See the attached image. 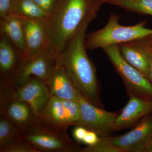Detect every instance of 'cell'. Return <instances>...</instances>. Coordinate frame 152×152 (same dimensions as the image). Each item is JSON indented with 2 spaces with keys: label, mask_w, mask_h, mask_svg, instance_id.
I'll list each match as a JSON object with an SVG mask.
<instances>
[{
  "label": "cell",
  "mask_w": 152,
  "mask_h": 152,
  "mask_svg": "<svg viewBox=\"0 0 152 152\" xmlns=\"http://www.w3.org/2000/svg\"><path fill=\"white\" fill-rule=\"evenodd\" d=\"M109 137H99L96 143L81 148L80 152H123L110 142Z\"/></svg>",
  "instance_id": "21"
},
{
  "label": "cell",
  "mask_w": 152,
  "mask_h": 152,
  "mask_svg": "<svg viewBox=\"0 0 152 152\" xmlns=\"http://www.w3.org/2000/svg\"><path fill=\"white\" fill-rule=\"evenodd\" d=\"M152 113V100L129 96V99L117 117L114 132L134 127L144 117Z\"/></svg>",
  "instance_id": "13"
},
{
  "label": "cell",
  "mask_w": 152,
  "mask_h": 152,
  "mask_svg": "<svg viewBox=\"0 0 152 152\" xmlns=\"http://www.w3.org/2000/svg\"><path fill=\"white\" fill-rule=\"evenodd\" d=\"M23 135L6 116L0 115V148L20 139Z\"/></svg>",
  "instance_id": "20"
},
{
  "label": "cell",
  "mask_w": 152,
  "mask_h": 152,
  "mask_svg": "<svg viewBox=\"0 0 152 152\" xmlns=\"http://www.w3.org/2000/svg\"><path fill=\"white\" fill-rule=\"evenodd\" d=\"M15 0H0V19L4 18L13 13Z\"/></svg>",
  "instance_id": "23"
},
{
  "label": "cell",
  "mask_w": 152,
  "mask_h": 152,
  "mask_svg": "<svg viewBox=\"0 0 152 152\" xmlns=\"http://www.w3.org/2000/svg\"><path fill=\"white\" fill-rule=\"evenodd\" d=\"M104 1L132 12L152 16V0H104Z\"/></svg>",
  "instance_id": "19"
},
{
  "label": "cell",
  "mask_w": 152,
  "mask_h": 152,
  "mask_svg": "<svg viewBox=\"0 0 152 152\" xmlns=\"http://www.w3.org/2000/svg\"><path fill=\"white\" fill-rule=\"evenodd\" d=\"M12 87L14 98L28 104L37 113L45 107L51 97L45 83L36 77L21 86Z\"/></svg>",
  "instance_id": "12"
},
{
  "label": "cell",
  "mask_w": 152,
  "mask_h": 152,
  "mask_svg": "<svg viewBox=\"0 0 152 152\" xmlns=\"http://www.w3.org/2000/svg\"><path fill=\"white\" fill-rule=\"evenodd\" d=\"M148 78L150 82L152 85V60L151 62V66H150L149 72L148 75Z\"/></svg>",
  "instance_id": "27"
},
{
  "label": "cell",
  "mask_w": 152,
  "mask_h": 152,
  "mask_svg": "<svg viewBox=\"0 0 152 152\" xmlns=\"http://www.w3.org/2000/svg\"><path fill=\"white\" fill-rule=\"evenodd\" d=\"M21 59V56L18 49L5 36L1 34V79L9 82L16 69Z\"/></svg>",
  "instance_id": "17"
},
{
  "label": "cell",
  "mask_w": 152,
  "mask_h": 152,
  "mask_svg": "<svg viewBox=\"0 0 152 152\" xmlns=\"http://www.w3.org/2000/svg\"><path fill=\"white\" fill-rule=\"evenodd\" d=\"M118 45L125 61L148 78L152 60V44L148 37Z\"/></svg>",
  "instance_id": "11"
},
{
  "label": "cell",
  "mask_w": 152,
  "mask_h": 152,
  "mask_svg": "<svg viewBox=\"0 0 152 152\" xmlns=\"http://www.w3.org/2000/svg\"><path fill=\"white\" fill-rule=\"evenodd\" d=\"M95 19H87L68 44L58 60L82 96L94 105L104 108L101 101V88L94 63L87 55L86 31Z\"/></svg>",
  "instance_id": "2"
},
{
  "label": "cell",
  "mask_w": 152,
  "mask_h": 152,
  "mask_svg": "<svg viewBox=\"0 0 152 152\" xmlns=\"http://www.w3.org/2000/svg\"><path fill=\"white\" fill-rule=\"evenodd\" d=\"M0 152H39L29 143L20 139L0 148Z\"/></svg>",
  "instance_id": "22"
},
{
  "label": "cell",
  "mask_w": 152,
  "mask_h": 152,
  "mask_svg": "<svg viewBox=\"0 0 152 152\" xmlns=\"http://www.w3.org/2000/svg\"><path fill=\"white\" fill-rule=\"evenodd\" d=\"M103 49L122 79L129 96H135L152 100V85L149 80L125 61L121 54L118 45H111Z\"/></svg>",
  "instance_id": "5"
},
{
  "label": "cell",
  "mask_w": 152,
  "mask_h": 152,
  "mask_svg": "<svg viewBox=\"0 0 152 152\" xmlns=\"http://www.w3.org/2000/svg\"><path fill=\"white\" fill-rule=\"evenodd\" d=\"M37 114L44 124L67 129L80 120V107L78 101L51 96L45 107Z\"/></svg>",
  "instance_id": "7"
},
{
  "label": "cell",
  "mask_w": 152,
  "mask_h": 152,
  "mask_svg": "<svg viewBox=\"0 0 152 152\" xmlns=\"http://www.w3.org/2000/svg\"><path fill=\"white\" fill-rule=\"evenodd\" d=\"M152 139V113L140 120L128 132L109 137L110 142L123 152H145Z\"/></svg>",
  "instance_id": "10"
},
{
  "label": "cell",
  "mask_w": 152,
  "mask_h": 152,
  "mask_svg": "<svg viewBox=\"0 0 152 152\" xmlns=\"http://www.w3.org/2000/svg\"><path fill=\"white\" fill-rule=\"evenodd\" d=\"M1 115L6 116L23 135L44 124L39 115L28 104L14 98L13 87L8 82L1 79L0 115Z\"/></svg>",
  "instance_id": "4"
},
{
  "label": "cell",
  "mask_w": 152,
  "mask_h": 152,
  "mask_svg": "<svg viewBox=\"0 0 152 152\" xmlns=\"http://www.w3.org/2000/svg\"><path fill=\"white\" fill-rule=\"evenodd\" d=\"M149 39H150V41L151 42L152 44V34L151 35L149 36H148Z\"/></svg>",
  "instance_id": "29"
},
{
  "label": "cell",
  "mask_w": 152,
  "mask_h": 152,
  "mask_svg": "<svg viewBox=\"0 0 152 152\" xmlns=\"http://www.w3.org/2000/svg\"><path fill=\"white\" fill-rule=\"evenodd\" d=\"M12 13L43 20H47L48 17L47 13L33 0H15Z\"/></svg>",
  "instance_id": "18"
},
{
  "label": "cell",
  "mask_w": 152,
  "mask_h": 152,
  "mask_svg": "<svg viewBox=\"0 0 152 152\" xmlns=\"http://www.w3.org/2000/svg\"><path fill=\"white\" fill-rule=\"evenodd\" d=\"M55 61L50 56L47 48L33 58L21 57L9 83L13 87L21 86L33 77H37L46 83Z\"/></svg>",
  "instance_id": "9"
},
{
  "label": "cell",
  "mask_w": 152,
  "mask_h": 152,
  "mask_svg": "<svg viewBox=\"0 0 152 152\" xmlns=\"http://www.w3.org/2000/svg\"><path fill=\"white\" fill-rule=\"evenodd\" d=\"M0 33L10 41L21 57L24 56L26 45L23 17L12 13L4 18L0 19Z\"/></svg>",
  "instance_id": "16"
},
{
  "label": "cell",
  "mask_w": 152,
  "mask_h": 152,
  "mask_svg": "<svg viewBox=\"0 0 152 152\" xmlns=\"http://www.w3.org/2000/svg\"><path fill=\"white\" fill-rule=\"evenodd\" d=\"M23 17L26 49L24 56L22 58H33L48 47L47 20Z\"/></svg>",
  "instance_id": "15"
},
{
  "label": "cell",
  "mask_w": 152,
  "mask_h": 152,
  "mask_svg": "<svg viewBox=\"0 0 152 152\" xmlns=\"http://www.w3.org/2000/svg\"><path fill=\"white\" fill-rule=\"evenodd\" d=\"M119 18L115 13L110 14L104 28L89 33L86 37L87 49L93 50L103 49L111 45H119L152 34V29L146 27L145 22H140L133 26H124L119 23Z\"/></svg>",
  "instance_id": "3"
},
{
  "label": "cell",
  "mask_w": 152,
  "mask_h": 152,
  "mask_svg": "<svg viewBox=\"0 0 152 152\" xmlns=\"http://www.w3.org/2000/svg\"><path fill=\"white\" fill-rule=\"evenodd\" d=\"M75 127L73 131L74 138L78 142L83 143L88 130L83 127L79 126Z\"/></svg>",
  "instance_id": "25"
},
{
  "label": "cell",
  "mask_w": 152,
  "mask_h": 152,
  "mask_svg": "<svg viewBox=\"0 0 152 152\" xmlns=\"http://www.w3.org/2000/svg\"><path fill=\"white\" fill-rule=\"evenodd\" d=\"M46 84L51 96L78 101L80 93L58 60H55L53 64Z\"/></svg>",
  "instance_id": "14"
},
{
  "label": "cell",
  "mask_w": 152,
  "mask_h": 152,
  "mask_svg": "<svg viewBox=\"0 0 152 152\" xmlns=\"http://www.w3.org/2000/svg\"><path fill=\"white\" fill-rule=\"evenodd\" d=\"M49 16L56 6L59 0H33Z\"/></svg>",
  "instance_id": "24"
},
{
  "label": "cell",
  "mask_w": 152,
  "mask_h": 152,
  "mask_svg": "<svg viewBox=\"0 0 152 152\" xmlns=\"http://www.w3.org/2000/svg\"><path fill=\"white\" fill-rule=\"evenodd\" d=\"M20 139L29 143L39 152H80L81 148L70 138L67 129L44 124Z\"/></svg>",
  "instance_id": "6"
},
{
  "label": "cell",
  "mask_w": 152,
  "mask_h": 152,
  "mask_svg": "<svg viewBox=\"0 0 152 152\" xmlns=\"http://www.w3.org/2000/svg\"><path fill=\"white\" fill-rule=\"evenodd\" d=\"M145 152H152V139L148 145L147 147Z\"/></svg>",
  "instance_id": "28"
},
{
  "label": "cell",
  "mask_w": 152,
  "mask_h": 152,
  "mask_svg": "<svg viewBox=\"0 0 152 152\" xmlns=\"http://www.w3.org/2000/svg\"><path fill=\"white\" fill-rule=\"evenodd\" d=\"M81 110L80 118L74 126H82L92 131L99 137H109L114 132V126L119 111H107L90 103L79 95L78 99Z\"/></svg>",
  "instance_id": "8"
},
{
  "label": "cell",
  "mask_w": 152,
  "mask_h": 152,
  "mask_svg": "<svg viewBox=\"0 0 152 152\" xmlns=\"http://www.w3.org/2000/svg\"><path fill=\"white\" fill-rule=\"evenodd\" d=\"M104 0H59L46 21L50 56H60L71 39L87 19L96 18Z\"/></svg>",
  "instance_id": "1"
},
{
  "label": "cell",
  "mask_w": 152,
  "mask_h": 152,
  "mask_svg": "<svg viewBox=\"0 0 152 152\" xmlns=\"http://www.w3.org/2000/svg\"><path fill=\"white\" fill-rule=\"evenodd\" d=\"M99 137L94 132L88 130L85 136L83 143L89 145H92L96 143L99 140Z\"/></svg>",
  "instance_id": "26"
}]
</instances>
